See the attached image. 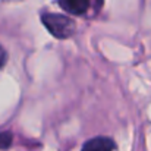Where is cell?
Here are the masks:
<instances>
[{
    "label": "cell",
    "instance_id": "6da1fadb",
    "mask_svg": "<svg viewBox=\"0 0 151 151\" xmlns=\"http://www.w3.org/2000/svg\"><path fill=\"white\" fill-rule=\"evenodd\" d=\"M41 21L47 31L59 40H66L72 37L76 31V25L72 18L57 13H43Z\"/></svg>",
    "mask_w": 151,
    "mask_h": 151
},
{
    "label": "cell",
    "instance_id": "7a4b0ae2",
    "mask_svg": "<svg viewBox=\"0 0 151 151\" xmlns=\"http://www.w3.org/2000/svg\"><path fill=\"white\" fill-rule=\"evenodd\" d=\"M104 0H59L62 9H65L70 15L82 18H93L99 15Z\"/></svg>",
    "mask_w": 151,
    "mask_h": 151
},
{
    "label": "cell",
    "instance_id": "3957f363",
    "mask_svg": "<svg viewBox=\"0 0 151 151\" xmlns=\"http://www.w3.org/2000/svg\"><path fill=\"white\" fill-rule=\"evenodd\" d=\"M116 148L114 141L109 137H96L88 139L81 151H113Z\"/></svg>",
    "mask_w": 151,
    "mask_h": 151
},
{
    "label": "cell",
    "instance_id": "277c9868",
    "mask_svg": "<svg viewBox=\"0 0 151 151\" xmlns=\"http://www.w3.org/2000/svg\"><path fill=\"white\" fill-rule=\"evenodd\" d=\"M12 144V134L7 131H0V150L7 148Z\"/></svg>",
    "mask_w": 151,
    "mask_h": 151
},
{
    "label": "cell",
    "instance_id": "5b68a950",
    "mask_svg": "<svg viewBox=\"0 0 151 151\" xmlns=\"http://www.w3.org/2000/svg\"><path fill=\"white\" fill-rule=\"evenodd\" d=\"M4 60H6V53L1 49V46H0V68L4 65Z\"/></svg>",
    "mask_w": 151,
    "mask_h": 151
}]
</instances>
